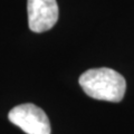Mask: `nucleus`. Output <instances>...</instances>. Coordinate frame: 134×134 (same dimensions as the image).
I'll return each mask as SVG.
<instances>
[{"instance_id":"obj_1","label":"nucleus","mask_w":134,"mask_h":134,"mask_svg":"<svg viewBox=\"0 0 134 134\" xmlns=\"http://www.w3.org/2000/svg\"><path fill=\"white\" fill-rule=\"evenodd\" d=\"M79 85L90 97L119 103L126 91L125 78L116 70L107 67L92 68L79 76Z\"/></svg>"},{"instance_id":"obj_2","label":"nucleus","mask_w":134,"mask_h":134,"mask_svg":"<svg viewBox=\"0 0 134 134\" xmlns=\"http://www.w3.org/2000/svg\"><path fill=\"white\" fill-rule=\"evenodd\" d=\"M8 119L27 134H50L52 132L46 113L31 103L14 107L8 114Z\"/></svg>"},{"instance_id":"obj_3","label":"nucleus","mask_w":134,"mask_h":134,"mask_svg":"<svg viewBox=\"0 0 134 134\" xmlns=\"http://www.w3.org/2000/svg\"><path fill=\"white\" fill-rule=\"evenodd\" d=\"M28 25L34 32H44L52 29L58 20L56 0H28Z\"/></svg>"}]
</instances>
